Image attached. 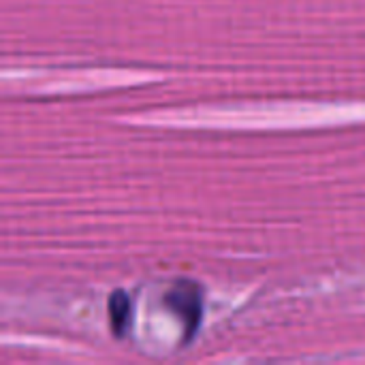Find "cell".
Instances as JSON below:
<instances>
[{
  "mask_svg": "<svg viewBox=\"0 0 365 365\" xmlns=\"http://www.w3.org/2000/svg\"><path fill=\"white\" fill-rule=\"evenodd\" d=\"M165 302H167V306L184 321L186 340H192L195 331L199 329L201 314H203V299H201L199 287H197L195 282H190V280H180V282H175V287L167 293Z\"/></svg>",
  "mask_w": 365,
  "mask_h": 365,
  "instance_id": "obj_1",
  "label": "cell"
},
{
  "mask_svg": "<svg viewBox=\"0 0 365 365\" xmlns=\"http://www.w3.org/2000/svg\"><path fill=\"white\" fill-rule=\"evenodd\" d=\"M109 323L118 338H122L130 325V299L124 291H115L109 297Z\"/></svg>",
  "mask_w": 365,
  "mask_h": 365,
  "instance_id": "obj_2",
  "label": "cell"
}]
</instances>
